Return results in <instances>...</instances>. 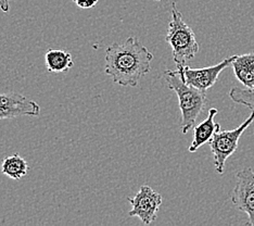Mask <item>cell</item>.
<instances>
[{
	"label": "cell",
	"mask_w": 254,
	"mask_h": 226,
	"mask_svg": "<svg viewBox=\"0 0 254 226\" xmlns=\"http://www.w3.org/2000/svg\"><path fill=\"white\" fill-rule=\"evenodd\" d=\"M152 52L136 37L123 43H113L106 51L105 72L114 83L124 87H136L151 71Z\"/></svg>",
	"instance_id": "cell-1"
},
{
	"label": "cell",
	"mask_w": 254,
	"mask_h": 226,
	"mask_svg": "<svg viewBox=\"0 0 254 226\" xmlns=\"http://www.w3.org/2000/svg\"><path fill=\"white\" fill-rule=\"evenodd\" d=\"M163 76L167 87L177 95L182 113L181 129L183 134H187L206 106L205 91L187 84L181 68L166 70Z\"/></svg>",
	"instance_id": "cell-2"
},
{
	"label": "cell",
	"mask_w": 254,
	"mask_h": 226,
	"mask_svg": "<svg viewBox=\"0 0 254 226\" xmlns=\"http://www.w3.org/2000/svg\"><path fill=\"white\" fill-rule=\"evenodd\" d=\"M165 40L171 46L172 56L176 67L186 66V62L193 59L199 51V44L195 35L187 23L183 20V14L177 9L176 3H172L171 22L167 28Z\"/></svg>",
	"instance_id": "cell-3"
},
{
	"label": "cell",
	"mask_w": 254,
	"mask_h": 226,
	"mask_svg": "<svg viewBox=\"0 0 254 226\" xmlns=\"http://www.w3.org/2000/svg\"><path fill=\"white\" fill-rule=\"evenodd\" d=\"M254 122V110L251 112L250 117L237 129L232 131H218L210 141V148L214 156L215 170L223 175L225 171V164L230 155L234 154L238 148L239 139L245 131Z\"/></svg>",
	"instance_id": "cell-4"
},
{
	"label": "cell",
	"mask_w": 254,
	"mask_h": 226,
	"mask_svg": "<svg viewBox=\"0 0 254 226\" xmlns=\"http://www.w3.org/2000/svg\"><path fill=\"white\" fill-rule=\"evenodd\" d=\"M232 202L239 211L248 216L249 221L247 225L254 226V172L251 167H245L236 173Z\"/></svg>",
	"instance_id": "cell-5"
},
{
	"label": "cell",
	"mask_w": 254,
	"mask_h": 226,
	"mask_svg": "<svg viewBox=\"0 0 254 226\" xmlns=\"http://www.w3.org/2000/svg\"><path fill=\"white\" fill-rule=\"evenodd\" d=\"M127 200L131 205L128 216L138 218L145 225L151 224L157 220L158 211L163 202L162 196L148 185H142L136 196L127 198Z\"/></svg>",
	"instance_id": "cell-6"
},
{
	"label": "cell",
	"mask_w": 254,
	"mask_h": 226,
	"mask_svg": "<svg viewBox=\"0 0 254 226\" xmlns=\"http://www.w3.org/2000/svg\"><path fill=\"white\" fill-rule=\"evenodd\" d=\"M235 57L236 56L226 58V59H224L223 61L217 63V65L206 68L193 69L188 66L176 68L182 69L183 75L187 84L191 85L202 91H206L207 89L211 88V87L214 86V84L217 82L219 74H221L225 69L232 66V62L235 59Z\"/></svg>",
	"instance_id": "cell-7"
},
{
	"label": "cell",
	"mask_w": 254,
	"mask_h": 226,
	"mask_svg": "<svg viewBox=\"0 0 254 226\" xmlns=\"http://www.w3.org/2000/svg\"><path fill=\"white\" fill-rule=\"evenodd\" d=\"M39 114V104L20 92L0 94V120L13 119L22 115L38 117Z\"/></svg>",
	"instance_id": "cell-8"
},
{
	"label": "cell",
	"mask_w": 254,
	"mask_h": 226,
	"mask_svg": "<svg viewBox=\"0 0 254 226\" xmlns=\"http://www.w3.org/2000/svg\"><path fill=\"white\" fill-rule=\"evenodd\" d=\"M218 113V110L211 108L209 114L205 120H203L193 129V139L191 145L189 146V152H195L197 150L203 146L204 144L210 143L216 132L221 131V125L214 121L215 115Z\"/></svg>",
	"instance_id": "cell-9"
},
{
	"label": "cell",
	"mask_w": 254,
	"mask_h": 226,
	"mask_svg": "<svg viewBox=\"0 0 254 226\" xmlns=\"http://www.w3.org/2000/svg\"><path fill=\"white\" fill-rule=\"evenodd\" d=\"M232 68L236 78L244 87H254V54L236 56L232 62Z\"/></svg>",
	"instance_id": "cell-10"
},
{
	"label": "cell",
	"mask_w": 254,
	"mask_h": 226,
	"mask_svg": "<svg viewBox=\"0 0 254 226\" xmlns=\"http://www.w3.org/2000/svg\"><path fill=\"white\" fill-rule=\"evenodd\" d=\"M45 63L50 73H64L72 69L74 61L70 52L63 49L51 48L46 51Z\"/></svg>",
	"instance_id": "cell-11"
},
{
	"label": "cell",
	"mask_w": 254,
	"mask_h": 226,
	"mask_svg": "<svg viewBox=\"0 0 254 226\" xmlns=\"http://www.w3.org/2000/svg\"><path fill=\"white\" fill-rule=\"evenodd\" d=\"M28 171L26 160L19 153L5 156L1 163V172L5 176L12 179H21L25 176Z\"/></svg>",
	"instance_id": "cell-12"
},
{
	"label": "cell",
	"mask_w": 254,
	"mask_h": 226,
	"mask_svg": "<svg viewBox=\"0 0 254 226\" xmlns=\"http://www.w3.org/2000/svg\"><path fill=\"white\" fill-rule=\"evenodd\" d=\"M228 96L234 102L242 104L249 108L251 111L254 110V87L249 88V87H233L229 90Z\"/></svg>",
	"instance_id": "cell-13"
},
{
	"label": "cell",
	"mask_w": 254,
	"mask_h": 226,
	"mask_svg": "<svg viewBox=\"0 0 254 226\" xmlns=\"http://www.w3.org/2000/svg\"><path fill=\"white\" fill-rule=\"evenodd\" d=\"M80 9H91L98 3V0H73Z\"/></svg>",
	"instance_id": "cell-14"
},
{
	"label": "cell",
	"mask_w": 254,
	"mask_h": 226,
	"mask_svg": "<svg viewBox=\"0 0 254 226\" xmlns=\"http://www.w3.org/2000/svg\"><path fill=\"white\" fill-rule=\"evenodd\" d=\"M0 10L4 13H8L10 11V0H0Z\"/></svg>",
	"instance_id": "cell-15"
},
{
	"label": "cell",
	"mask_w": 254,
	"mask_h": 226,
	"mask_svg": "<svg viewBox=\"0 0 254 226\" xmlns=\"http://www.w3.org/2000/svg\"><path fill=\"white\" fill-rule=\"evenodd\" d=\"M155 1H161V0H155Z\"/></svg>",
	"instance_id": "cell-16"
}]
</instances>
